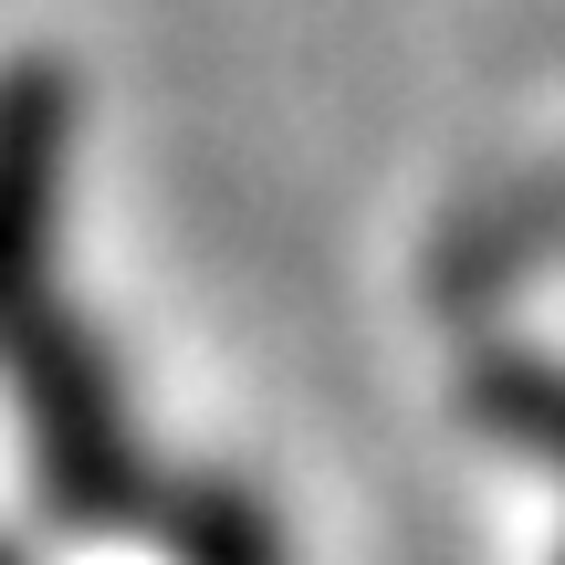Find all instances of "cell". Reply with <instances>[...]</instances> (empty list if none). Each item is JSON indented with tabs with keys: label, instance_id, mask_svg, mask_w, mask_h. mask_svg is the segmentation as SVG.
<instances>
[{
	"label": "cell",
	"instance_id": "6da1fadb",
	"mask_svg": "<svg viewBox=\"0 0 565 565\" xmlns=\"http://www.w3.org/2000/svg\"><path fill=\"white\" fill-rule=\"evenodd\" d=\"M0 377L21 398V440H32V492L63 534H116L137 513H158V482L137 461V429L126 398L105 377L95 335L74 315H42L32 335L0 345Z\"/></svg>",
	"mask_w": 565,
	"mask_h": 565
},
{
	"label": "cell",
	"instance_id": "7a4b0ae2",
	"mask_svg": "<svg viewBox=\"0 0 565 565\" xmlns=\"http://www.w3.org/2000/svg\"><path fill=\"white\" fill-rule=\"evenodd\" d=\"M63 158H74V74L42 53L0 63V345L63 315L53 303Z\"/></svg>",
	"mask_w": 565,
	"mask_h": 565
},
{
	"label": "cell",
	"instance_id": "3957f363",
	"mask_svg": "<svg viewBox=\"0 0 565 565\" xmlns=\"http://www.w3.org/2000/svg\"><path fill=\"white\" fill-rule=\"evenodd\" d=\"M168 545H179V565H282L273 545V524L242 503V492H221V482H189V492H168Z\"/></svg>",
	"mask_w": 565,
	"mask_h": 565
},
{
	"label": "cell",
	"instance_id": "277c9868",
	"mask_svg": "<svg viewBox=\"0 0 565 565\" xmlns=\"http://www.w3.org/2000/svg\"><path fill=\"white\" fill-rule=\"evenodd\" d=\"M471 398H482L513 440H534V450H555V461H565V377H555V366H482Z\"/></svg>",
	"mask_w": 565,
	"mask_h": 565
},
{
	"label": "cell",
	"instance_id": "5b68a950",
	"mask_svg": "<svg viewBox=\"0 0 565 565\" xmlns=\"http://www.w3.org/2000/svg\"><path fill=\"white\" fill-rule=\"evenodd\" d=\"M0 565H32V555H21V545H0Z\"/></svg>",
	"mask_w": 565,
	"mask_h": 565
}]
</instances>
